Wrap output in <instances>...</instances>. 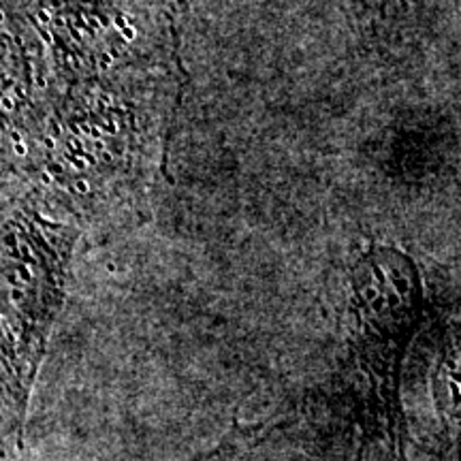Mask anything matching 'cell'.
<instances>
[{
  "instance_id": "cell-1",
  "label": "cell",
  "mask_w": 461,
  "mask_h": 461,
  "mask_svg": "<svg viewBox=\"0 0 461 461\" xmlns=\"http://www.w3.org/2000/svg\"><path fill=\"white\" fill-rule=\"evenodd\" d=\"M350 355L361 384L359 453L408 461L402 361L423 319V286L412 258L395 248L367 250L350 272Z\"/></svg>"
},
{
  "instance_id": "cell-2",
  "label": "cell",
  "mask_w": 461,
  "mask_h": 461,
  "mask_svg": "<svg viewBox=\"0 0 461 461\" xmlns=\"http://www.w3.org/2000/svg\"><path fill=\"white\" fill-rule=\"evenodd\" d=\"M359 461H363V459H359ZM447 461H457V459H455V457H453V459H447Z\"/></svg>"
}]
</instances>
